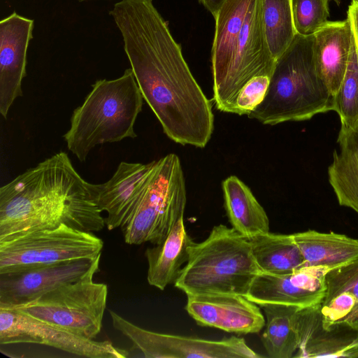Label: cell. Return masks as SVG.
<instances>
[{"mask_svg": "<svg viewBox=\"0 0 358 358\" xmlns=\"http://www.w3.org/2000/svg\"><path fill=\"white\" fill-rule=\"evenodd\" d=\"M103 241L92 232L62 224L0 238V274L69 261L94 259Z\"/></svg>", "mask_w": 358, "mask_h": 358, "instance_id": "obj_8", "label": "cell"}, {"mask_svg": "<svg viewBox=\"0 0 358 358\" xmlns=\"http://www.w3.org/2000/svg\"><path fill=\"white\" fill-rule=\"evenodd\" d=\"M48 345L80 357L124 358L127 351L108 341H96L31 317L15 308H0V344Z\"/></svg>", "mask_w": 358, "mask_h": 358, "instance_id": "obj_10", "label": "cell"}, {"mask_svg": "<svg viewBox=\"0 0 358 358\" xmlns=\"http://www.w3.org/2000/svg\"><path fill=\"white\" fill-rule=\"evenodd\" d=\"M185 310L202 327L238 334L259 333L265 325L259 306L245 296L212 293L187 295Z\"/></svg>", "mask_w": 358, "mask_h": 358, "instance_id": "obj_11", "label": "cell"}, {"mask_svg": "<svg viewBox=\"0 0 358 358\" xmlns=\"http://www.w3.org/2000/svg\"><path fill=\"white\" fill-rule=\"evenodd\" d=\"M341 322H345L353 327L358 329V306H356Z\"/></svg>", "mask_w": 358, "mask_h": 358, "instance_id": "obj_32", "label": "cell"}, {"mask_svg": "<svg viewBox=\"0 0 358 358\" xmlns=\"http://www.w3.org/2000/svg\"><path fill=\"white\" fill-rule=\"evenodd\" d=\"M294 26L297 34H314L329 20V0H291Z\"/></svg>", "mask_w": 358, "mask_h": 358, "instance_id": "obj_28", "label": "cell"}, {"mask_svg": "<svg viewBox=\"0 0 358 358\" xmlns=\"http://www.w3.org/2000/svg\"><path fill=\"white\" fill-rule=\"evenodd\" d=\"M78 1H88V0H78Z\"/></svg>", "mask_w": 358, "mask_h": 358, "instance_id": "obj_33", "label": "cell"}, {"mask_svg": "<svg viewBox=\"0 0 358 358\" xmlns=\"http://www.w3.org/2000/svg\"><path fill=\"white\" fill-rule=\"evenodd\" d=\"M292 235L306 266L334 268L358 257V239L345 234L308 229Z\"/></svg>", "mask_w": 358, "mask_h": 358, "instance_id": "obj_22", "label": "cell"}, {"mask_svg": "<svg viewBox=\"0 0 358 358\" xmlns=\"http://www.w3.org/2000/svg\"><path fill=\"white\" fill-rule=\"evenodd\" d=\"M249 241L253 257L261 272L282 275L306 266L292 234L268 231Z\"/></svg>", "mask_w": 358, "mask_h": 358, "instance_id": "obj_24", "label": "cell"}, {"mask_svg": "<svg viewBox=\"0 0 358 358\" xmlns=\"http://www.w3.org/2000/svg\"><path fill=\"white\" fill-rule=\"evenodd\" d=\"M34 20L13 12L0 22V113L6 119L18 97L23 96L27 53L33 38Z\"/></svg>", "mask_w": 358, "mask_h": 358, "instance_id": "obj_15", "label": "cell"}, {"mask_svg": "<svg viewBox=\"0 0 358 358\" xmlns=\"http://www.w3.org/2000/svg\"><path fill=\"white\" fill-rule=\"evenodd\" d=\"M157 160L148 164L122 162L106 182L91 185L94 202L107 213L108 230L121 228L133 214L150 181Z\"/></svg>", "mask_w": 358, "mask_h": 358, "instance_id": "obj_13", "label": "cell"}, {"mask_svg": "<svg viewBox=\"0 0 358 358\" xmlns=\"http://www.w3.org/2000/svg\"><path fill=\"white\" fill-rule=\"evenodd\" d=\"M265 317L261 336L264 349L271 358L294 357L299 348L295 306L269 303L260 306Z\"/></svg>", "mask_w": 358, "mask_h": 358, "instance_id": "obj_25", "label": "cell"}, {"mask_svg": "<svg viewBox=\"0 0 358 358\" xmlns=\"http://www.w3.org/2000/svg\"><path fill=\"white\" fill-rule=\"evenodd\" d=\"M348 17L351 24L352 34L358 52V0H352L348 10Z\"/></svg>", "mask_w": 358, "mask_h": 358, "instance_id": "obj_30", "label": "cell"}, {"mask_svg": "<svg viewBox=\"0 0 358 358\" xmlns=\"http://www.w3.org/2000/svg\"><path fill=\"white\" fill-rule=\"evenodd\" d=\"M109 14L143 99L164 134L177 143L204 148L214 129L210 102L152 1L120 0Z\"/></svg>", "mask_w": 358, "mask_h": 358, "instance_id": "obj_1", "label": "cell"}, {"mask_svg": "<svg viewBox=\"0 0 358 358\" xmlns=\"http://www.w3.org/2000/svg\"><path fill=\"white\" fill-rule=\"evenodd\" d=\"M334 110L338 113L342 127L351 129L358 124V52L353 34L346 71L334 96Z\"/></svg>", "mask_w": 358, "mask_h": 358, "instance_id": "obj_27", "label": "cell"}, {"mask_svg": "<svg viewBox=\"0 0 358 358\" xmlns=\"http://www.w3.org/2000/svg\"><path fill=\"white\" fill-rule=\"evenodd\" d=\"M320 303L324 327L341 322L358 306V257L329 270Z\"/></svg>", "mask_w": 358, "mask_h": 358, "instance_id": "obj_23", "label": "cell"}, {"mask_svg": "<svg viewBox=\"0 0 358 358\" xmlns=\"http://www.w3.org/2000/svg\"><path fill=\"white\" fill-rule=\"evenodd\" d=\"M100 259L99 256L79 279L61 285L29 303L9 308L94 339L101 330L108 297L107 285L93 280L99 270Z\"/></svg>", "mask_w": 358, "mask_h": 358, "instance_id": "obj_7", "label": "cell"}, {"mask_svg": "<svg viewBox=\"0 0 358 358\" xmlns=\"http://www.w3.org/2000/svg\"><path fill=\"white\" fill-rule=\"evenodd\" d=\"M143 101L131 68L117 78L97 80L71 115L70 127L63 136L68 149L85 162L98 145L136 138L134 125Z\"/></svg>", "mask_w": 358, "mask_h": 358, "instance_id": "obj_4", "label": "cell"}, {"mask_svg": "<svg viewBox=\"0 0 358 358\" xmlns=\"http://www.w3.org/2000/svg\"><path fill=\"white\" fill-rule=\"evenodd\" d=\"M194 242L185 229L183 217L179 218L159 243L145 251L148 283L160 290L174 284L187 262Z\"/></svg>", "mask_w": 358, "mask_h": 358, "instance_id": "obj_19", "label": "cell"}, {"mask_svg": "<svg viewBox=\"0 0 358 358\" xmlns=\"http://www.w3.org/2000/svg\"><path fill=\"white\" fill-rule=\"evenodd\" d=\"M96 259H78L0 274V308L29 303L61 285L79 279Z\"/></svg>", "mask_w": 358, "mask_h": 358, "instance_id": "obj_12", "label": "cell"}, {"mask_svg": "<svg viewBox=\"0 0 358 358\" xmlns=\"http://www.w3.org/2000/svg\"><path fill=\"white\" fill-rule=\"evenodd\" d=\"M334 1H338V0H334Z\"/></svg>", "mask_w": 358, "mask_h": 358, "instance_id": "obj_34", "label": "cell"}, {"mask_svg": "<svg viewBox=\"0 0 358 358\" xmlns=\"http://www.w3.org/2000/svg\"><path fill=\"white\" fill-rule=\"evenodd\" d=\"M316 70L333 96L343 80L350 56L352 31L349 18L328 21L314 34Z\"/></svg>", "mask_w": 358, "mask_h": 358, "instance_id": "obj_17", "label": "cell"}, {"mask_svg": "<svg viewBox=\"0 0 358 358\" xmlns=\"http://www.w3.org/2000/svg\"><path fill=\"white\" fill-rule=\"evenodd\" d=\"M224 208L231 227L248 240L269 231V220L251 189L236 176L222 183Z\"/></svg>", "mask_w": 358, "mask_h": 358, "instance_id": "obj_21", "label": "cell"}, {"mask_svg": "<svg viewBox=\"0 0 358 358\" xmlns=\"http://www.w3.org/2000/svg\"><path fill=\"white\" fill-rule=\"evenodd\" d=\"M271 77L255 76L240 90L236 101V114L249 115L264 99Z\"/></svg>", "mask_w": 358, "mask_h": 358, "instance_id": "obj_29", "label": "cell"}, {"mask_svg": "<svg viewBox=\"0 0 358 358\" xmlns=\"http://www.w3.org/2000/svg\"><path fill=\"white\" fill-rule=\"evenodd\" d=\"M214 17L225 0H198Z\"/></svg>", "mask_w": 358, "mask_h": 358, "instance_id": "obj_31", "label": "cell"}, {"mask_svg": "<svg viewBox=\"0 0 358 358\" xmlns=\"http://www.w3.org/2000/svg\"><path fill=\"white\" fill-rule=\"evenodd\" d=\"M330 269L323 266H304L282 275L260 272L245 297L259 307L269 303L301 308L314 306L322 300L324 278Z\"/></svg>", "mask_w": 358, "mask_h": 358, "instance_id": "obj_14", "label": "cell"}, {"mask_svg": "<svg viewBox=\"0 0 358 358\" xmlns=\"http://www.w3.org/2000/svg\"><path fill=\"white\" fill-rule=\"evenodd\" d=\"M91 185L62 151L26 170L0 188V238L62 224L102 230L105 219Z\"/></svg>", "mask_w": 358, "mask_h": 358, "instance_id": "obj_2", "label": "cell"}, {"mask_svg": "<svg viewBox=\"0 0 358 358\" xmlns=\"http://www.w3.org/2000/svg\"><path fill=\"white\" fill-rule=\"evenodd\" d=\"M337 143L328 168L329 182L338 203L358 214V124L341 127Z\"/></svg>", "mask_w": 358, "mask_h": 358, "instance_id": "obj_20", "label": "cell"}, {"mask_svg": "<svg viewBox=\"0 0 358 358\" xmlns=\"http://www.w3.org/2000/svg\"><path fill=\"white\" fill-rule=\"evenodd\" d=\"M264 29L270 52L276 60L297 34L291 0H262Z\"/></svg>", "mask_w": 358, "mask_h": 358, "instance_id": "obj_26", "label": "cell"}, {"mask_svg": "<svg viewBox=\"0 0 358 358\" xmlns=\"http://www.w3.org/2000/svg\"><path fill=\"white\" fill-rule=\"evenodd\" d=\"M313 41V34L296 35L275 60L264 99L250 118L275 125L334 110V96L316 70Z\"/></svg>", "mask_w": 358, "mask_h": 358, "instance_id": "obj_3", "label": "cell"}, {"mask_svg": "<svg viewBox=\"0 0 358 358\" xmlns=\"http://www.w3.org/2000/svg\"><path fill=\"white\" fill-rule=\"evenodd\" d=\"M113 327L147 358H258L243 338L214 341L162 334L143 329L113 310H108Z\"/></svg>", "mask_w": 358, "mask_h": 358, "instance_id": "obj_9", "label": "cell"}, {"mask_svg": "<svg viewBox=\"0 0 358 358\" xmlns=\"http://www.w3.org/2000/svg\"><path fill=\"white\" fill-rule=\"evenodd\" d=\"M253 0H225L214 16L211 50L213 94L223 85L231 66L238 38Z\"/></svg>", "mask_w": 358, "mask_h": 358, "instance_id": "obj_18", "label": "cell"}, {"mask_svg": "<svg viewBox=\"0 0 358 358\" xmlns=\"http://www.w3.org/2000/svg\"><path fill=\"white\" fill-rule=\"evenodd\" d=\"M296 328L299 345L294 357H358V329L345 322L324 327L320 303L299 309Z\"/></svg>", "mask_w": 358, "mask_h": 358, "instance_id": "obj_16", "label": "cell"}, {"mask_svg": "<svg viewBox=\"0 0 358 358\" xmlns=\"http://www.w3.org/2000/svg\"><path fill=\"white\" fill-rule=\"evenodd\" d=\"M187 203L180 160L169 154L157 160L150 181L136 209L120 229L125 243H159L176 221L183 217Z\"/></svg>", "mask_w": 358, "mask_h": 358, "instance_id": "obj_6", "label": "cell"}, {"mask_svg": "<svg viewBox=\"0 0 358 358\" xmlns=\"http://www.w3.org/2000/svg\"><path fill=\"white\" fill-rule=\"evenodd\" d=\"M260 272L250 241L232 227L219 224L205 240L192 244L174 285L186 295L224 293L245 296Z\"/></svg>", "mask_w": 358, "mask_h": 358, "instance_id": "obj_5", "label": "cell"}]
</instances>
